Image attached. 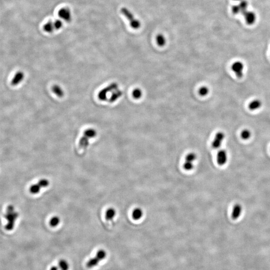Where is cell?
I'll list each match as a JSON object with an SVG mask.
<instances>
[{"label": "cell", "mask_w": 270, "mask_h": 270, "mask_svg": "<svg viewBox=\"0 0 270 270\" xmlns=\"http://www.w3.org/2000/svg\"><path fill=\"white\" fill-rule=\"evenodd\" d=\"M84 135L88 138L89 139H91L96 137L97 135V132L93 129H89L84 132Z\"/></svg>", "instance_id": "ffe728a7"}, {"label": "cell", "mask_w": 270, "mask_h": 270, "mask_svg": "<svg viewBox=\"0 0 270 270\" xmlns=\"http://www.w3.org/2000/svg\"><path fill=\"white\" fill-rule=\"evenodd\" d=\"M199 93L201 96H205L209 93L208 88L206 87H202L199 90Z\"/></svg>", "instance_id": "f546056e"}, {"label": "cell", "mask_w": 270, "mask_h": 270, "mask_svg": "<svg viewBox=\"0 0 270 270\" xmlns=\"http://www.w3.org/2000/svg\"><path fill=\"white\" fill-rule=\"evenodd\" d=\"M122 94H123V93L120 90L118 89L115 90V91H114V92H113V93L112 94L111 96V97L109 99V102H110V103H111L116 102L118 99L120 98L122 96Z\"/></svg>", "instance_id": "5bb4252c"}, {"label": "cell", "mask_w": 270, "mask_h": 270, "mask_svg": "<svg viewBox=\"0 0 270 270\" xmlns=\"http://www.w3.org/2000/svg\"><path fill=\"white\" fill-rule=\"evenodd\" d=\"M132 218L135 220H139L143 217V211L140 208H136L133 210L132 214Z\"/></svg>", "instance_id": "7c38bea8"}, {"label": "cell", "mask_w": 270, "mask_h": 270, "mask_svg": "<svg viewBox=\"0 0 270 270\" xmlns=\"http://www.w3.org/2000/svg\"><path fill=\"white\" fill-rule=\"evenodd\" d=\"M116 215V210L113 208H110L107 210L106 212L105 213V218L108 221H110L115 218Z\"/></svg>", "instance_id": "9a60e30c"}, {"label": "cell", "mask_w": 270, "mask_h": 270, "mask_svg": "<svg viewBox=\"0 0 270 270\" xmlns=\"http://www.w3.org/2000/svg\"><path fill=\"white\" fill-rule=\"evenodd\" d=\"M24 78V74L23 72L21 71H19L15 75V76L13 78L12 82H11V84L14 86H17V85H19L22 81L23 80Z\"/></svg>", "instance_id": "30bf717a"}, {"label": "cell", "mask_w": 270, "mask_h": 270, "mask_svg": "<svg viewBox=\"0 0 270 270\" xmlns=\"http://www.w3.org/2000/svg\"><path fill=\"white\" fill-rule=\"evenodd\" d=\"M234 1H239V2H240V1H241L242 0H234Z\"/></svg>", "instance_id": "836d02e7"}, {"label": "cell", "mask_w": 270, "mask_h": 270, "mask_svg": "<svg viewBox=\"0 0 270 270\" xmlns=\"http://www.w3.org/2000/svg\"><path fill=\"white\" fill-rule=\"evenodd\" d=\"M59 267L55 266H53L52 267H51L50 270H59Z\"/></svg>", "instance_id": "d6a6232c"}, {"label": "cell", "mask_w": 270, "mask_h": 270, "mask_svg": "<svg viewBox=\"0 0 270 270\" xmlns=\"http://www.w3.org/2000/svg\"><path fill=\"white\" fill-rule=\"evenodd\" d=\"M60 223V219L58 216H54L50 220V225L51 227H56L59 225Z\"/></svg>", "instance_id": "cb8c5ba5"}, {"label": "cell", "mask_w": 270, "mask_h": 270, "mask_svg": "<svg viewBox=\"0 0 270 270\" xmlns=\"http://www.w3.org/2000/svg\"><path fill=\"white\" fill-rule=\"evenodd\" d=\"M225 138V134L222 132H219L216 134L213 140L212 146L214 149L219 148L221 147L223 141Z\"/></svg>", "instance_id": "8992f818"}, {"label": "cell", "mask_w": 270, "mask_h": 270, "mask_svg": "<svg viewBox=\"0 0 270 270\" xmlns=\"http://www.w3.org/2000/svg\"><path fill=\"white\" fill-rule=\"evenodd\" d=\"M121 12L128 20L132 28L134 29H138L140 27L141 23L140 21L135 18L133 14L127 8L123 7L121 8Z\"/></svg>", "instance_id": "7a4b0ae2"}, {"label": "cell", "mask_w": 270, "mask_h": 270, "mask_svg": "<svg viewBox=\"0 0 270 270\" xmlns=\"http://www.w3.org/2000/svg\"><path fill=\"white\" fill-rule=\"evenodd\" d=\"M43 29L46 32L51 33L55 30L54 22L50 20L47 23L45 24L43 27Z\"/></svg>", "instance_id": "ac0fdd59"}, {"label": "cell", "mask_w": 270, "mask_h": 270, "mask_svg": "<svg viewBox=\"0 0 270 270\" xmlns=\"http://www.w3.org/2000/svg\"><path fill=\"white\" fill-rule=\"evenodd\" d=\"M118 85L117 84L112 83L109 85L108 87L104 88L103 89L101 90L99 92V94L98 95V97L99 100L102 101H104L107 100V96L108 93L110 92L114 91L115 90L118 89Z\"/></svg>", "instance_id": "3957f363"}, {"label": "cell", "mask_w": 270, "mask_h": 270, "mask_svg": "<svg viewBox=\"0 0 270 270\" xmlns=\"http://www.w3.org/2000/svg\"><path fill=\"white\" fill-rule=\"evenodd\" d=\"M99 262L100 261L96 257L91 258L87 263V267L89 269H91L93 267H96L99 264Z\"/></svg>", "instance_id": "d6986e66"}, {"label": "cell", "mask_w": 270, "mask_h": 270, "mask_svg": "<svg viewBox=\"0 0 270 270\" xmlns=\"http://www.w3.org/2000/svg\"><path fill=\"white\" fill-rule=\"evenodd\" d=\"M232 70L235 73L238 78L243 77L244 74V64L241 61H236L234 62L232 65Z\"/></svg>", "instance_id": "5b68a950"}, {"label": "cell", "mask_w": 270, "mask_h": 270, "mask_svg": "<svg viewBox=\"0 0 270 270\" xmlns=\"http://www.w3.org/2000/svg\"><path fill=\"white\" fill-rule=\"evenodd\" d=\"M89 138L87 137L86 136L84 135L83 137L81 138L79 141V147L81 149H86L88 147V146L89 145Z\"/></svg>", "instance_id": "2e32d148"}, {"label": "cell", "mask_w": 270, "mask_h": 270, "mask_svg": "<svg viewBox=\"0 0 270 270\" xmlns=\"http://www.w3.org/2000/svg\"><path fill=\"white\" fill-rule=\"evenodd\" d=\"M156 42L158 45L160 47L164 46L166 44L165 38L162 34H159L157 36Z\"/></svg>", "instance_id": "7402d4cb"}, {"label": "cell", "mask_w": 270, "mask_h": 270, "mask_svg": "<svg viewBox=\"0 0 270 270\" xmlns=\"http://www.w3.org/2000/svg\"><path fill=\"white\" fill-rule=\"evenodd\" d=\"M142 91L140 89H135L132 92V96L135 99H139L142 97Z\"/></svg>", "instance_id": "83f0119b"}, {"label": "cell", "mask_w": 270, "mask_h": 270, "mask_svg": "<svg viewBox=\"0 0 270 270\" xmlns=\"http://www.w3.org/2000/svg\"><path fill=\"white\" fill-rule=\"evenodd\" d=\"M248 2L247 0H242L240 2L239 6L240 8L241 9V13L243 14V13L247 11V8H248Z\"/></svg>", "instance_id": "484cf974"}, {"label": "cell", "mask_w": 270, "mask_h": 270, "mask_svg": "<svg viewBox=\"0 0 270 270\" xmlns=\"http://www.w3.org/2000/svg\"><path fill=\"white\" fill-rule=\"evenodd\" d=\"M59 17L66 22H70L72 19L71 10L67 7H64L61 9L58 12Z\"/></svg>", "instance_id": "ba28073f"}, {"label": "cell", "mask_w": 270, "mask_h": 270, "mask_svg": "<svg viewBox=\"0 0 270 270\" xmlns=\"http://www.w3.org/2000/svg\"><path fill=\"white\" fill-rule=\"evenodd\" d=\"M232 11L233 14L237 15L241 13V9L240 8L239 5H234L232 8Z\"/></svg>", "instance_id": "1f68e13d"}, {"label": "cell", "mask_w": 270, "mask_h": 270, "mask_svg": "<svg viewBox=\"0 0 270 270\" xmlns=\"http://www.w3.org/2000/svg\"><path fill=\"white\" fill-rule=\"evenodd\" d=\"M107 256L106 252L103 249H100L96 253V257L98 259L99 261H101L104 259Z\"/></svg>", "instance_id": "d4e9b609"}, {"label": "cell", "mask_w": 270, "mask_h": 270, "mask_svg": "<svg viewBox=\"0 0 270 270\" xmlns=\"http://www.w3.org/2000/svg\"><path fill=\"white\" fill-rule=\"evenodd\" d=\"M262 102L259 99H255L252 101L249 105V109L250 110L254 111L259 109L262 106Z\"/></svg>", "instance_id": "4fadbf2b"}, {"label": "cell", "mask_w": 270, "mask_h": 270, "mask_svg": "<svg viewBox=\"0 0 270 270\" xmlns=\"http://www.w3.org/2000/svg\"><path fill=\"white\" fill-rule=\"evenodd\" d=\"M242 207L239 204H236L233 207L232 213V218L233 220L238 219L242 213Z\"/></svg>", "instance_id": "8fae6325"}, {"label": "cell", "mask_w": 270, "mask_h": 270, "mask_svg": "<svg viewBox=\"0 0 270 270\" xmlns=\"http://www.w3.org/2000/svg\"><path fill=\"white\" fill-rule=\"evenodd\" d=\"M59 268L60 270H69V265L68 262L64 259L61 260L59 262Z\"/></svg>", "instance_id": "603a6c76"}, {"label": "cell", "mask_w": 270, "mask_h": 270, "mask_svg": "<svg viewBox=\"0 0 270 270\" xmlns=\"http://www.w3.org/2000/svg\"><path fill=\"white\" fill-rule=\"evenodd\" d=\"M54 25L55 29L59 30L62 28V27L63 26V23L62 21L60 20H56L54 22Z\"/></svg>", "instance_id": "4dcf8cb0"}, {"label": "cell", "mask_w": 270, "mask_h": 270, "mask_svg": "<svg viewBox=\"0 0 270 270\" xmlns=\"http://www.w3.org/2000/svg\"><path fill=\"white\" fill-rule=\"evenodd\" d=\"M53 92L58 97L62 98L64 95V92L62 88L58 85H54L52 87Z\"/></svg>", "instance_id": "e0dca14e"}, {"label": "cell", "mask_w": 270, "mask_h": 270, "mask_svg": "<svg viewBox=\"0 0 270 270\" xmlns=\"http://www.w3.org/2000/svg\"><path fill=\"white\" fill-rule=\"evenodd\" d=\"M246 23L249 25H253L256 21V15L253 11H247L243 13Z\"/></svg>", "instance_id": "52a82bcc"}, {"label": "cell", "mask_w": 270, "mask_h": 270, "mask_svg": "<svg viewBox=\"0 0 270 270\" xmlns=\"http://www.w3.org/2000/svg\"><path fill=\"white\" fill-rule=\"evenodd\" d=\"M251 136V133L248 129L243 130L241 133V137L243 140H248Z\"/></svg>", "instance_id": "4316f807"}, {"label": "cell", "mask_w": 270, "mask_h": 270, "mask_svg": "<svg viewBox=\"0 0 270 270\" xmlns=\"http://www.w3.org/2000/svg\"><path fill=\"white\" fill-rule=\"evenodd\" d=\"M41 188H42L40 187V186L39 185V184H38L37 183L36 184H33L31 186L30 188V192L31 194H37L40 192Z\"/></svg>", "instance_id": "44dd1931"}, {"label": "cell", "mask_w": 270, "mask_h": 270, "mask_svg": "<svg viewBox=\"0 0 270 270\" xmlns=\"http://www.w3.org/2000/svg\"><path fill=\"white\" fill-rule=\"evenodd\" d=\"M38 184L40 186L41 188H46L49 185L50 183L47 179H42L39 180Z\"/></svg>", "instance_id": "f1b7e54d"}, {"label": "cell", "mask_w": 270, "mask_h": 270, "mask_svg": "<svg viewBox=\"0 0 270 270\" xmlns=\"http://www.w3.org/2000/svg\"><path fill=\"white\" fill-rule=\"evenodd\" d=\"M5 217L7 221L5 229L7 231H12L15 227L16 220L19 217V213L16 211L13 206L10 205L7 208Z\"/></svg>", "instance_id": "6da1fadb"}, {"label": "cell", "mask_w": 270, "mask_h": 270, "mask_svg": "<svg viewBox=\"0 0 270 270\" xmlns=\"http://www.w3.org/2000/svg\"><path fill=\"white\" fill-rule=\"evenodd\" d=\"M197 159V155L194 153H190L186 157L184 162V168L186 171H191L194 168V162Z\"/></svg>", "instance_id": "277c9868"}, {"label": "cell", "mask_w": 270, "mask_h": 270, "mask_svg": "<svg viewBox=\"0 0 270 270\" xmlns=\"http://www.w3.org/2000/svg\"><path fill=\"white\" fill-rule=\"evenodd\" d=\"M227 160L228 155L227 152L224 150H220L217 155V161L218 164L220 166L224 165L227 163Z\"/></svg>", "instance_id": "9c48e42d"}]
</instances>
